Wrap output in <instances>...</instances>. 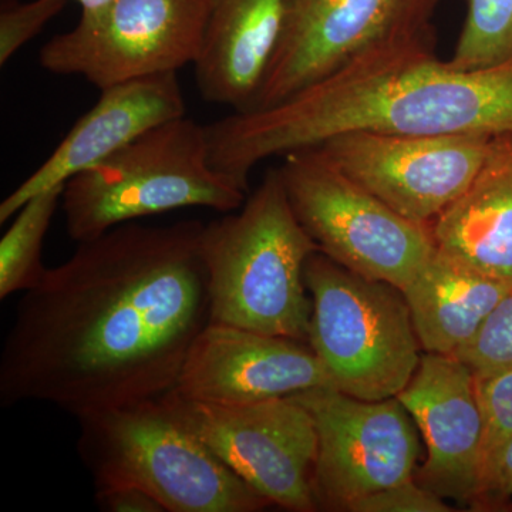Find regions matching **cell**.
<instances>
[{
  "label": "cell",
  "instance_id": "4fadbf2b",
  "mask_svg": "<svg viewBox=\"0 0 512 512\" xmlns=\"http://www.w3.org/2000/svg\"><path fill=\"white\" fill-rule=\"evenodd\" d=\"M322 387L335 384L309 342L210 322L173 390L200 402L248 404Z\"/></svg>",
  "mask_w": 512,
  "mask_h": 512
},
{
  "label": "cell",
  "instance_id": "6da1fadb",
  "mask_svg": "<svg viewBox=\"0 0 512 512\" xmlns=\"http://www.w3.org/2000/svg\"><path fill=\"white\" fill-rule=\"evenodd\" d=\"M204 224L127 222L79 242L23 293L0 355V403L76 417L174 389L210 323Z\"/></svg>",
  "mask_w": 512,
  "mask_h": 512
},
{
  "label": "cell",
  "instance_id": "d6986e66",
  "mask_svg": "<svg viewBox=\"0 0 512 512\" xmlns=\"http://www.w3.org/2000/svg\"><path fill=\"white\" fill-rule=\"evenodd\" d=\"M63 187L50 188L30 198L13 217L0 241V299L36 288L45 276L43 244Z\"/></svg>",
  "mask_w": 512,
  "mask_h": 512
},
{
  "label": "cell",
  "instance_id": "7402d4cb",
  "mask_svg": "<svg viewBox=\"0 0 512 512\" xmlns=\"http://www.w3.org/2000/svg\"><path fill=\"white\" fill-rule=\"evenodd\" d=\"M454 356L473 373L512 367V291L495 306L477 335Z\"/></svg>",
  "mask_w": 512,
  "mask_h": 512
},
{
  "label": "cell",
  "instance_id": "7c38bea8",
  "mask_svg": "<svg viewBox=\"0 0 512 512\" xmlns=\"http://www.w3.org/2000/svg\"><path fill=\"white\" fill-rule=\"evenodd\" d=\"M495 137L353 133L313 148L407 220L431 225L473 183Z\"/></svg>",
  "mask_w": 512,
  "mask_h": 512
},
{
  "label": "cell",
  "instance_id": "5bb4252c",
  "mask_svg": "<svg viewBox=\"0 0 512 512\" xmlns=\"http://www.w3.org/2000/svg\"><path fill=\"white\" fill-rule=\"evenodd\" d=\"M397 399L426 443L427 458L414 480L444 500L473 507L480 490L483 447L473 370L456 356L424 352Z\"/></svg>",
  "mask_w": 512,
  "mask_h": 512
},
{
  "label": "cell",
  "instance_id": "9c48e42d",
  "mask_svg": "<svg viewBox=\"0 0 512 512\" xmlns=\"http://www.w3.org/2000/svg\"><path fill=\"white\" fill-rule=\"evenodd\" d=\"M207 0H116L46 42L39 64L57 76L83 77L99 90L178 73L200 55Z\"/></svg>",
  "mask_w": 512,
  "mask_h": 512
},
{
  "label": "cell",
  "instance_id": "484cf974",
  "mask_svg": "<svg viewBox=\"0 0 512 512\" xmlns=\"http://www.w3.org/2000/svg\"><path fill=\"white\" fill-rule=\"evenodd\" d=\"M94 498L104 512H167L157 498L136 487L101 488Z\"/></svg>",
  "mask_w": 512,
  "mask_h": 512
},
{
  "label": "cell",
  "instance_id": "9a60e30c",
  "mask_svg": "<svg viewBox=\"0 0 512 512\" xmlns=\"http://www.w3.org/2000/svg\"><path fill=\"white\" fill-rule=\"evenodd\" d=\"M99 100L83 114L59 146L0 204V224L35 195L63 187L151 128L187 116L178 73H161L100 90Z\"/></svg>",
  "mask_w": 512,
  "mask_h": 512
},
{
  "label": "cell",
  "instance_id": "52a82bcc",
  "mask_svg": "<svg viewBox=\"0 0 512 512\" xmlns=\"http://www.w3.org/2000/svg\"><path fill=\"white\" fill-rule=\"evenodd\" d=\"M282 158L278 170L292 210L333 261L403 289L436 252L430 225L407 220L318 148Z\"/></svg>",
  "mask_w": 512,
  "mask_h": 512
},
{
  "label": "cell",
  "instance_id": "7a4b0ae2",
  "mask_svg": "<svg viewBox=\"0 0 512 512\" xmlns=\"http://www.w3.org/2000/svg\"><path fill=\"white\" fill-rule=\"evenodd\" d=\"M434 46V30L389 40L274 106L214 121L212 165L249 192L262 161L343 134L512 133V60L461 72Z\"/></svg>",
  "mask_w": 512,
  "mask_h": 512
},
{
  "label": "cell",
  "instance_id": "30bf717a",
  "mask_svg": "<svg viewBox=\"0 0 512 512\" xmlns=\"http://www.w3.org/2000/svg\"><path fill=\"white\" fill-rule=\"evenodd\" d=\"M293 397L312 414L318 434L319 510L346 511L353 501L416 476L419 429L397 397L362 400L335 387Z\"/></svg>",
  "mask_w": 512,
  "mask_h": 512
},
{
  "label": "cell",
  "instance_id": "ffe728a7",
  "mask_svg": "<svg viewBox=\"0 0 512 512\" xmlns=\"http://www.w3.org/2000/svg\"><path fill=\"white\" fill-rule=\"evenodd\" d=\"M512 60V0H468L453 56L461 72L491 69Z\"/></svg>",
  "mask_w": 512,
  "mask_h": 512
},
{
  "label": "cell",
  "instance_id": "277c9868",
  "mask_svg": "<svg viewBox=\"0 0 512 512\" xmlns=\"http://www.w3.org/2000/svg\"><path fill=\"white\" fill-rule=\"evenodd\" d=\"M247 197L212 165L207 126L184 116L151 128L67 181L62 205L67 234L79 244L121 224L183 208L228 214Z\"/></svg>",
  "mask_w": 512,
  "mask_h": 512
},
{
  "label": "cell",
  "instance_id": "8992f818",
  "mask_svg": "<svg viewBox=\"0 0 512 512\" xmlns=\"http://www.w3.org/2000/svg\"><path fill=\"white\" fill-rule=\"evenodd\" d=\"M309 345L340 392L362 400L397 397L421 349L402 289L356 274L323 252L309 256Z\"/></svg>",
  "mask_w": 512,
  "mask_h": 512
},
{
  "label": "cell",
  "instance_id": "e0dca14e",
  "mask_svg": "<svg viewBox=\"0 0 512 512\" xmlns=\"http://www.w3.org/2000/svg\"><path fill=\"white\" fill-rule=\"evenodd\" d=\"M430 227L444 254L512 285V133L494 138L473 183Z\"/></svg>",
  "mask_w": 512,
  "mask_h": 512
},
{
  "label": "cell",
  "instance_id": "44dd1931",
  "mask_svg": "<svg viewBox=\"0 0 512 512\" xmlns=\"http://www.w3.org/2000/svg\"><path fill=\"white\" fill-rule=\"evenodd\" d=\"M483 416L481 478L501 447L512 439V367L490 373H474ZM481 484V483H480Z\"/></svg>",
  "mask_w": 512,
  "mask_h": 512
},
{
  "label": "cell",
  "instance_id": "3957f363",
  "mask_svg": "<svg viewBox=\"0 0 512 512\" xmlns=\"http://www.w3.org/2000/svg\"><path fill=\"white\" fill-rule=\"evenodd\" d=\"M318 251L272 168L239 210L204 224L210 322L308 342L305 265Z\"/></svg>",
  "mask_w": 512,
  "mask_h": 512
},
{
  "label": "cell",
  "instance_id": "d4e9b609",
  "mask_svg": "<svg viewBox=\"0 0 512 512\" xmlns=\"http://www.w3.org/2000/svg\"><path fill=\"white\" fill-rule=\"evenodd\" d=\"M473 507L481 510L508 507L512 510V439L501 447L485 468Z\"/></svg>",
  "mask_w": 512,
  "mask_h": 512
},
{
  "label": "cell",
  "instance_id": "4316f807",
  "mask_svg": "<svg viewBox=\"0 0 512 512\" xmlns=\"http://www.w3.org/2000/svg\"><path fill=\"white\" fill-rule=\"evenodd\" d=\"M82 6L83 18H92L110 8L116 0H74Z\"/></svg>",
  "mask_w": 512,
  "mask_h": 512
},
{
  "label": "cell",
  "instance_id": "603a6c76",
  "mask_svg": "<svg viewBox=\"0 0 512 512\" xmlns=\"http://www.w3.org/2000/svg\"><path fill=\"white\" fill-rule=\"evenodd\" d=\"M69 0H2L0 9V64L5 66L26 43L56 18Z\"/></svg>",
  "mask_w": 512,
  "mask_h": 512
},
{
  "label": "cell",
  "instance_id": "8fae6325",
  "mask_svg": "<svg viewBox=\"0 0 512 512\" xmlns=\"http://www.w3.org/2000/svg\"><path fill=\"white\" fill-rule=\"evenodd\" d=\"M443 0H288L284 29L247 110L266 109L399 37L433 32Z\"/></svg>",
  "mask_w": 512,
  "mask_h": 512
},
{
  "label": "cell",
  "instance_id": "ac0fdd59",
  "mask_svg": "<svg viewBox=\"0 0 512 512\" xmlns=\"http://www.w3.org/2000/svg\"><path fill=\"white\" fill-rule=\"evenodd\" d=\"M512 285L481 274L439 248L402 289L426 353L454 356L481 329Z\"/></svg>",
  "mask_w": 512,
  "mask_h": 512
},
{
  "label": "cell",
  "instance_id": "2e32d148",
  "mask_svg": "<svg viewBox=\"0 0 512 512\" xmlns=\"http://www.w3.org/2000/svg\"><path fill=\"white\" fill-rule=\"evenodd\" d=\"M288 0H207L195 83L202 99L251 106L284 29Z\"/></svg>",
  "mask_w": 512,
  "mask_h": 512
},
{
  "label": "cell",
  "instance_id": "5b68a950",
  "mask_svg": "<svg viewBox=\"0 0 512 512\" xmlns=\"http://www.w3.org/2000/svg\"><path fill=\"white\" fill-rule=\"evenodd\" d=\"M94 488L136 487L167 512H258L268 501L185 430L157 399L77 417Z\"/></svg>",
  "mask_w": 512,
  "mask_h": 512
},
{
  "label": "cell",
  "instance_id": "ba28073f",
  "mask_svg": "<svg viewBox=\"0 0 512 512\" xmlns=\"http://www.w3.org/2000/svg\"><path fill=\"white\" fill-rule=\"evenodd\" d=\"M160 399L185 430L269 504L319 511L313 487L318 434L312 414L295 397L218 404L170 390Z\"/></svg>",
  "mask_w": 512,
  "mask_h": 512
},
{
  "label": "cell",
  "instance_id": "cb8c5ba5",
  "mask_svg": "<svg viewBox=\"0 0 512 512\" xmlns=\"http://www.w3.org/2000/svg\"><path fill=\"white\" fill-rule=\"evenodd\" d=\"M349 512H450L444 498L412 480L383 488L349 505Z\"/></svg>",
  "mask_w": 512,
  "mask_h": 512
}]
</instances>
